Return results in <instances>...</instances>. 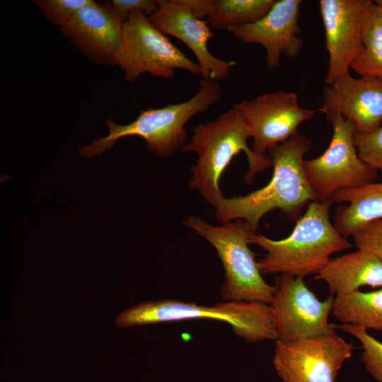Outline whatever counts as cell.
Segmentation results:
<instances>
[{
  "mask_svg": "<svg viewBox=\"0 0 382 382\" xmlns=\"http://www.w3.org/2000/svg\"><path fill=\"white\" fill-rule=\"evenodd\" d=\"M352 236L357 249L367 251L382 260V219L361 226Z\"/></svg>",
  "mask_w": 382,
  "mask_h": 382,
  "instance_id": "25",
  "label": "cell"
},
{
  "mask_svg": "<svg viewBox=\"0 0 382 382\" xmlns=\"http://www.w3.org/2000/svg\"><path fill=\"white\" fill-rule=\"evenodd\" d=\"M312 148L311 139L298 132L286 141L270 148L272 176L264 187L245 195L224 197L215 208L218 221H247L256 231L262 218L279 209L296 219L305 204L316 201L303 169V156Z\"/></svg>",
  "mask_w": 382,
  "mask_h": 382,
  "instance_id": "1",
  "label": "cell"
},
{
  "mask_svg": "<svg viewBox=\"0 0 382 382\" xmlns=\"http://www.w3.org/2000/svg\"><path fill=\"white\" fill-rule=\"evenodd\" d=\"M332 204L330 201L310 202L291 233L283 239L273 240L261 234H252L249 243L267 252L258 261L261 273L303 278L309 274L318 275L332 255L352 247L330 221Z\"/></svg>",
  "mask_w": 382,
  "mask_h": 382,
  "instance_id": "2",
  "label": "cell"
},
{
  "mask_svg": "<svg viewBox=\"0 0 382 382\" xmlns=\"http://www.w3.org/2000/svg\"><path fill=\"white\" fill-rule=\"evenodd\" d=\"M182 1L199 19L207 18L211 12L212 0H182Z\"/></svg>",
  "mask_w": 382,
  "mask_h": 382,
  "instance_id": "27",
  "label": "cell"
},
{
  "mask_svg": "<svg viewBox=\"0 0 382 382\" xmlns=\"http://www.w3.org/2000/svg\"><path fill=\"white\" fill-rule=\"evenodd\" d=\"M110 4L124 23L132 11H141L149 16L158 8V0H112Z\"/></svg>",
  "mask_w": 382,
  "mask_h": 382,
  "instance_id": "26",
  "label": "cell"
},
{
  "mask_svg": "<svg viewBox=\"0 0 382 382\" xmlns=\"http://www.w3.org/2000/svg\"><path fill=\"white\" fill-rule=\"evenodd\" d=\"M330 202L347 203L337 210L334 226L344 237L352 236L361 226L382 219V181L338 190Z\"/></svg>",
  "mask_w": 382,
  "mask_h": 382,
  "instance_id": "18",
  "label": "cell"
},
{
  "mask_svg": "<svg viewBox=\"0 0 382 382\" xmlns=\"http://www.w3.org/2000/svg\"><path fill=\"white\" fill-rule=\"evenodd\" d=\"M374 1L378 6L382 8V0H376Z\"/></svg>",
  "mask_w": 382,
  "mask_h": 382,
  "instance_id": "28",
  "label": "cell"
},
{
  "mask_svg": "<svg viewBox=\"0 0 382 382\" xmlns=\"http://www.w3.org/2000/svg\"><path fill=\"white\" fill-rule=\"evenodd\" d=\"M276 0H212L206 21L214 30L253 23L270 10Z\"/></svg>",
  "mask_w": 382,
  "mask_h": 382,
  "instance_id": "21",
  "label": "cell"
},
{
  "mask_svg": "<svg viewBox=\"0 0 382 382\" xmlns=\"http://www.w3.org/2000/svg\"><path fill=\"white\" fill-rule=\"evenodd\" d=\"M360 77L382 80V8L373 1L363 21L361 47L350 64Z\"/></svg>",
  "mask_w": 382,
  "mask_h": 382,
  "instance_id": "20",
  "label": "cell"
},
{
  "mask_svg": "<svg viewBox=\"0 0 382 382\" xmlns=\"http://www.w3.org/2000/svg\"><path fill=\"white\" fill-rule=\"evenodd\" d=\"M199 85L198 92L189 100L142 110L129 124L117 125L111 117L106 118L104 122L109 130L108 134L93 139L79 150V154L83 158H92L110 149L121 138L137 136L144 139L149 151L158 156H173L187 144V122L195 115L206 112L221 98L219 81L202 79Z\"/></svg>",
  "mask_w": 382,
  "mask_h": 382,
  "instance_id": "4",
  "label": "cell"
},
{
  "mask_svg": "<svg viewBox=\"0 0 382 382\" xmlns=\"http://www.w3.org/2000/svg\"><path fill=\"white\" fill-rule=\"evenodd\" d=\"M354 141L359 158L371 168L382 171V124L370 132H357Z\"/></svg>",
  "mask_w": 382,
  "mask_h": 382,
  "instance_id": "23",
  "label": "cell"
},
{
  "mask_svg": "<svg viewBox=\"0 0 382 382\" xmlns=\"http://www.w3.org/2000/svg\"><path fill=\"white\" fill-rule=\"evenodd\" d=\"M371 0H320L328 66L325 82L332 85L349 75L350 64L361 47L364 18Z\"/></svg>",
  "mask_w": 382,
  "mask_h": 382,
  "instance_id": "12",
  "label": "cell"
},
{
  "mask_svg": "<svg viewBox=\"0 0 382 382\" xmlns=\"http://www.w3.org/2000/svg\"><path fill=\"white\" fill-rule=\"evenodd\" d=\"M158 3L157 11L149 16L152 24L192 50L199 65L202 79L216 81L226 79L236 63L218 59L209 52L208 42L215 35L207 22L195 17L182 0H158Z\"/></svg>",
  "mask_w": 382,
  "mask_h": 382,
  "instance_id": "14",
  "label": "cell"
},
{
  "mask_svg": "<svg viewBox=\"0 0 382 382\" xmlns=\"http://www.w3.org/2000/svg\"><path fill=\"white\" fill-rule=\"evenodd\" d=\"M332 312L342 324L382 332V288L337 295Z\"/></svg>",
  "mask_w": 382,
  "mask_h": 382,
  "instance_id": "19",
  "label": "cell"
},
{
  "mask_svg": "<svg viewBox=\"0 0 382 382\" xmlns=\"http://www.w3.org/2000/svg\"><path fill=\"white\" fill-rule=\"evenodd\" d=\"M124 22L108 5L94 1L77 11L60 28L64 35L93 62L119 65Z\"/></svg>",
  "mask_w": 382,
  "mask_h": 382,
  "instance_id": "13",
  "label": "cell"
},
{
  "mask_svg": "<svg viewBox=\"0 0 382 382\" xmlns=\"http://www.w3.org/2000/svg\"><path fill=\"white\" fill-rule=\"evenodd\" d=\"M334 325V324H333ZM353 335L362 347L361 362L368 373L378 382H382V342L367 332V330L349 324L334 325Z\"/></svg>",
  "mask_w": 382,
  "mask_h": 382,
  "instance_id": "22",
  "label": "cell"
},
{
  "mask_svg": "<svg viewBox=\"0 0 382 382\" xmlns=\"http://www.w3.org/2000/svg\"><path fill=\"white\" fill-rule=\"evenodd\" d=\"M325 115L332 127L330 142L321 155L303 161L306 176L318 202L330 201L338 190L374 182L378 173L358 155L354 123L338 112Z\"/></svg>",
  "mask_w": 382,
  "mask_h": 382,
  "instance_id": "7",
  "label": "cell"
},
{
  "mask_svg": "<svg viewBox=\"0 0 382 382\" xmlns=\"http://www.w3.org/2000/svg\"><path fill=\"white\" fill-rule=\"evenodd\" d=\"M270 303L278 338L289 342L336 332L329 323L334 297L320 300L308 289L303 277L281 274Z\"/></svg>",
  "mask_w": 382,
  "mask_h": 382,
  "instance_id": "10",
  "label": "cell"
},
{
  "mask_svg": "<svg viewBox=\"0 0 382 382\" xmlns=\"http://www.w3.org/2000/svg\"><path fill=\"white\" fill-rule=\"evenodd\" d=\"M354 349L337 333L276 340L272 364L282 382H335Z\"/></svg>",
  "mask_w": 382,
  "mask_h": 382,
  "instance_id": "9",
  "label": "cell"
},
{
  "mask_svg": "<svg viewBox=\"0 0 382 382\" xmlns=\"http://www.w3.org/2000/svg\"><path fill=\"white\" fill-rule=\"evenodd\" d=\"M250 137L241 112L233 105L215 120L195 126L191 141L181 149L197 154L196 164L190 168V187L214 207L224 197L220 189L221 175L240 152L243 151L248 158L244 180L248 184L257 173L272 167L268 156H259L248 146Z\"/></svg>",
  "mask_w": 382,
  "mask_h": 382,
  "instance_id": "3",
  "label": "cell"
},
{
  "mask_svg": "<svg viewBox=\"0 0 382 382\" xmlns=\"http://www.w3.org/2000/svg\"><path fill=\"white\" fill-rule=\"evenodd\" d=\"M92 1L93 0H37L33 2L47 21L62 28L77 11Z\"/></svg>",
  "mask_w": 382,
  "mask_h": 382,
  "instance_id": "24",
  "label": "cell"
},
{
  "mask_svg": "<svg viewBox=\"0 0 382 382\" xmlns=\"http://www.w3.org/2000/svg\"><path fill=\"white\" fill-rule=\"evenodd\" d=\"M323 105L317 112H338L351 120L359 132H367L382 124V80L343 76L327 86Z\"/></svg>",
  "mask_w": 382,
  "mask_h": 382,
  "instance_id": "16",
  "label": "cell"
},
{
  "mask_svg": "<svg viewBox=\"0 0 382 382\" xmlns=\"http://www.w3.org/2000/svg\"><path fill=\"white\" fill-rule=\"evenodd\" d=\"M195 319H212L231 325L238 337L250 342L277 340L274 316L270 304L257 301H223L208 306L176 299L141 303L121 312L119 328Z\"/></svg>",
  "mask_w": 382,
  "mask_h": 382,
  "instance_id": "5",
  "label": "cell"
},
{
  "mask_svg": "<svg viewBox=\"0 0 382 382\" xmlns=\"http://www.w3.org/2000/svg\"><path fill=\"white\" fill-rule=\"evenodd\" d=\"M184 224L206 239L216 250L225 280L221 288L224 301H257L270 304L276 287L262 276L254 253L248 245L255 231L245 221L237 219L212 226L195 216Z\"/></svg>",
  "mask_w": 382,
  "mask_h": 382,
  "instance_id": "6",
  "label": "cell"
},
{
  "mask_svg": "<svg viewBox=\"0 0 382 382\" xmlns=\"http://www.w3.org/2000/svg\"><path fill=\"white\" fill-rule=\"evenodd\" d=\"M301 0H276L267 13L259 21L228 28L236 39L245 43L261 45L267 52L270 68L278 66L280 57H297L303 40L299 36Z\"/></svg>",
  "mask_w": 382,
  "mask_h": 382,
  "instance_id": "15",
  "label": "cell"
},
{
  "mask_svg": "<svg viewBox=\"0 0 382 382\" xmlns=\"http://www.w3.org/2000/svg\"><path fill=\"white\" fill-rule=\"evenodd\" d=\"M234 106L241 112L253 139V151L262 157L267 156L270 148L297 133L299 126L317 112L301 108L296 93L283 91L265 93Z\"/></svg>",
  "mask_w": 382,
  "mask_h": 382,
  "instance_id": "11",
  "label": "cell"
},
{
  "mask_svg": "<svg viewBox=\"0 0 382 382\" xmlns=\"http://www.w3.org/2000/svg\"><path fill=\"white\" fill-rule=\"evenodd\" d=\"M118 66L124 71L125 81L129 83L145 73L168 79L174 76L178 69L196 75L201 72L198 63L188 58L141 11L131 12L124 23Z\"/></svg>",
  "mask_w": 382,
  "mask_h": 382,
  "instance_id": "8",
  "label": "cell"
},
{
  "mask_svg": "<svg viewBox=\"0 0 382 382\" xmlns=\"http://www.w3.org/2000/svg\"><path fill=\"white\" fill-rule=\"evenodd\" d=\"M316 279H322L333 294L359 290L363 286L382 288V260L360 249L331 258Z\"/></svg>",
  "mask_w": 382,
  "mask_h": 382,
  "instance_id": "17",
  "label": "cell"
}]
</instances>
